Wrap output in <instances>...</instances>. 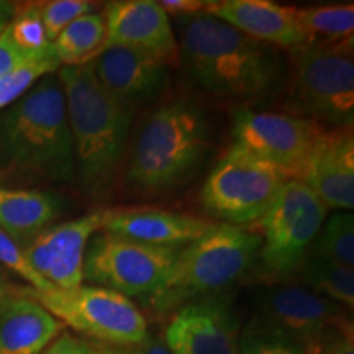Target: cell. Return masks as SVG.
<instances>
[{"label": "cell", "instance_id": "cell-2", "mask_svg": "<svg viewBox=\"0 0 354 354\" xmlns=\"http://www.w3.org/2000/svg\"><path fill=\"white\" fill-rule=\"evenodd\" d=\"M56 74L64 92L76 176L84 194L100 197L120 167L135 112L102 86L92 61L61 66Z\"/></svg>", "mask_w": 354, "mask_h": 354}, {"label": "cell", "instance_id": "cell-11", "mask_svg": "<svg viewBox=\"0 0 354 354\" xmlns=\"http://www.w3.org/2000/svg\"><path fill=\"white\" fill-rule=\"evenodd\" d=\"M179 250L97 232L84 256V281L125 297H146L165 281Z\"/></svg>", "mask_w": 354, "mask_h": 354}, {"label": "cell", "instance_id": "cell-16", "mask_svg": "<svg viewBox=\"0 0 354 354\" xmlns=\"http://www.w3.org/2000/svg\"><path fill=\"white\" fill-rule=\"evenodd\" d=\"M105 48L125 46L169 61L177 56V37L167 13L153 0H117L104 7Z\"/></svg>", "mask_w": 354, "mask_h": 354}, {"label": "cell", "instance_id": "cell-33", "mask_svg": "<svg viewBox=\"0 0 354 354\" xmlns=\"http://www.w3.org/2000/svg\"><path fill=\"white\" fill-rule=\"evenodd\" d=\"M41 354H100L97 344L71 335H61Z\"/></svg>", "mask_w": 354, "mask_h": 354}, {"label": "cell", "instance_id": "cell-25", "mask_svg": "<svg viewBox=\"0 0 354 354\" xmlns=\"http://www.w3.org/2000/svg\"><path fill=\"white\" fill-rule=\"evenodd\" d=\"M61 66L63 64L56 57L53 46H50L8 71L6 76L0 77V110L10 107L13 102L24 97L44 76L57 73Z\"/></svg>", "mask_w": 354, "mask_h": 354}, {"label": "cell", "instance_id": "cell-30", "mask_svg": "<svg viewBox=\"0 0 354 354\" xmlns=\"http://www.w3.org/2000/svg\"><path fill=\"white\" fill-rule=\"evenodd\" d=\"M0 266H6L15 274H19L21 279H25L33 290L38 292H51L56 287L50 282L44 281L39 274L35 271L33 266L25 256V248H21L15 240L6 233L0 232Z\"/></svg>", "mask_w": 354, "mask_h": 354}, {"label": "cell", "instance_id": "cell-8", "mask_svg": "<svg viewBox=\"0 0 354 354\" xmlns=\"http://www.w3.org/2000/svg\"><path fill=\"white\" fill-rule=\"evenodd\" d=\"M286 183L272 165L233 143L207 177L201 201L221 223L243 227L268 212Z\"/></svg>", "mask_w": 354, "mask_h": 354}, {"label": "cell", "instance_id": "cell-20", "mask_svg": "<svg viewBox=\"0 0 354 354\" xmlns=\"http://www.w3.org/2000/svg\"><path fill=\"white\" fill-rule=\"evenodd\" d=\"M63 328L37 300L17 289L0 304V354H41Z\"/></svg>", "mask_w": 354, "mask_h": 354}, {"label": "cell", "instance_id": "cell-36", "mask_svg": "<svg viewBox=\"0 0 354 354\" xmlns=\"http://www.w3.org/2000/svg\"><path fill=\"white\" fill-rule=\"evenodd\" d=\"M19 7L13 2H7V0H0V35L6 32V28L10 25V21L15 17Z\"/></svg>", "mask_w": 354, "mask_h": 354}, {"label": "cell", "instance_id": "cell-15", "mask_svg": "<svg viewBox=\"0 0 354 354\" xmlns=\"http://www.w3.org/2000/svg\"><path fill=\"white\" fill-rule=\"evenodd\" d=\"M92 63L102 86L133 112L154 104L171 84L167 61L133 48H104Z\"/></svg>", "mask_w": 354, "mask_h": 354}, {"label": "cell", "instance_id": "cell-29", "mask_svg": "<svg viewBox=\"0 0 354 354\" xmlns=\"http://www.w3.org/2000/svg\"><path fill=\"white\" fill-rule=\"evenodd\" d=\"M238 354H305V351L297 343L256 323L240 333Z\"/></svg>", "mask_w": 354, "mask_h": 354}, {"label": "cell", "instance_id": "cell-31", "mask_svg": "<svg viewBox=\"0 0 354 354\" xmlns=\"http://www.w3.org/2000/svg\"><path fill=\"white\" fill-rule=\"evenodd\" d=\"M35 55H38V53H35ZM35 55L25 51L24 48L13 39L12 33L8 32V26H7L6 32L0 35V77L6 76L8 71H12L15 66L21 64L24 61H26L28 57H32Z\"/></svg>", "mask_w": 354, "mask_h": 354}, {"label": "cell", "instance_id": "cell-27", "mask_svg": "<svg viewBox=\"0 0 354 354\" xmlns=\"http://www.w3.org/2000/svg\"><path fill=\"white\" fill-rule=\"evenodd\" d=\"M41 24L50 43L59 37L66 26L77 20L79 17L95 12V3L87 0H51L38 3Z\"/></svg>", "mask_w": 354, "mask_h": 354}, {"label": "cell", "instance_id": "cell-22", "mask_svg": "<svg viewBox=\"0 0 354 354\" xmlns=\"http://www.w3.org/2000/svg\"><path fill=\"white\" fill-rule=\"evenodd\" d=\"M105 20L99 12L79 17L66 26L55 41L53 51L63 66H82L94 61L105 48Z\"/></svg>", "mask_w": 354, "mask_h": 354}, {"label": "cell", "instance_id": "cell-1", "mask_svg": "<svg viewBox=\"0 0 354 354\" xmlns=\"http://www.w3.org/2000/svg\"><path fill=\"white\" fill-rule=\"evenodd\" d=\"M177 55L190 81L221 99H261L277 87L282 63L269 44L205 12L177 19Z\"/></svg>", "mask_w": 354, "mask_h": 354}, {"label": "cell", "instance_id": "cell-23", "mask_svg": "<svg viewBox=\"0 0 354 354\" xmlns=\"http://www.w3.org/2000/svg\"><path fill=\"white\" fill-rule=\"evenodd\" d=\"M304 287L322 297L343 305L354 307V271L330 261L323 256L308 254L299 269Z\"/></svg>", "mask_w": 354, "mask_h": 354}, {"label": "cell", "instance_id": "cell-5", "mask_svg": "<svg viewBox=\"0 0 354 354\" xmlns=\"http://www.w3.org/2000/svg\"><path fill=\"white\" fill-rule=\"evenodd\" d=\"M212 149L205 113L189 100L159 105L146 118L133 145L128 179L145 190H167L184 184Z\"/></svg>", "mask_w": 354, "mask_h": 354}, {"label": "cell", "instance_id": "cell-37", "mask_svg": "<svg viewBox=\"0 0 354 354\" xmlns=\"http://www.w3.org/2000/svg\"><path fill=\"white\" fill-rule=\"evenodd\" d=\"M13 294H15V289H13V287L8 284L6 274H3L2 268H0V304L6 302V300Z\"/></svg>", "mask_w": 354, "mask_h": 354}, {"label": "cell", "instance_id": "cell-17", "mask_svg": "<svg viewBox=\"0 0 354 354\" xmlns=\"http://www.w3.org/2000/svg\"><path fill=\"white\" fill-rule=\"evenodd\" d=\"M299 183L312 190L326 209L354 207L353 128H326L310 154Z\"/></svg>", "mask_w": 354, "mask_h": 354}, {"label": "cell", "instance_id": "cell-3", "mask_svg": "<svg viewBox=\"0 0 354 354\" xmlns=\"http://www.w3.org/2000/svg\"><path fill=\"white\" fill-rule=\"evenodd\" d=\"M0 166L44 183L74 180V145L56 73L44 76L0 115Z\"/></svg>", "mask_w": 354, "mask_h": 354}, {"label": "cell", "instance_id": "cell-9", "mask_svg": "<svg viewBox=\"0 0 354 354\" xmlns=\"http://www.w3.org/2000/svg\"><path fill=\"white\" fill-rule=\"evenodd\" d=\"M63 325L109 346H128L143 342L148 320L138 305L118 292L97 286L73 290L38 292L21 289Z\"/></svg>", "mask_w": 354, "mask_h": 354}, {"label": "cell", "instance_id": "cell-32", "mask_svg": "<svg viewBox=\"0 0 354 354\" xmlns=\"http://www.w3.org/2000/svg\"><path fill=\"white\" fill-rule=\"evenodd\" d=\"M100 354H171L165 342L148 335L143 342L128 346H109V344H97Z\"/></svg>", "mask_w": 354, "mask_h": 354}, {"label": "cell", "instance_id": "cell-12", "mask_svg": "<svg viewBox=\"0 0 354 354\" xmlns=\"http://www.w3.org/2000/svg\"><path fill=\"white\" fill-rule=\"evenodd\" d=\"M325 125L294 113L240 107L233 113L234 143L272 165L287 180H299Z\"/></svg>", "mask_w": 354, "mask_h": 354}, {"label": "cell", "instance_id": "cell-7", "mask_svg": "<svg viewBox=\"0 0 354 354\" xmlns=\"http://www.w3.org/2000/svg\"><path fill=\"white\" fill-rule=\"evenodd\" d=\"M328 209L299 180H287L261 216V246L254 266L264 279L282 281L299 272Z\"/></svg>", "mask_w": 354, "mask_h": 354}, {"label": "cell", "instance_id": "cell-10", "mask_svg": "<svg viewBox=\"0 0 354 354\" xmlns=\"http://www.w3.org/2000/svg\"><path fill=\"white\" fill-rule=\"evenodd\" d=\"M261 325L318 354L335 339L353 336L348 308L304 286L276 284L259 295Z\"/></svg>", "mask_w": 354, "mask_h": 354}, {"label": "cell", "instance_id": "cell-4", "mask_svg": "<svg viewBox=\"0 0 354 354\" xmlns=\"http://www.w3.org/2000/svg\"><path fill=\"white\" fill-rule=\"evenodd\" d=\"M261 234L216 223L209 233L179 250L165 281L143 299L158 317H169L196 300L218 295L254 268Z\"/></svg>", "mask_w": 354, "mask_h": 354}, {"label": "cell", "instance_id": "cell-34", "mask_svg": "<svg viewBox=\"0 0 354 354\" xmlns=\"http://www.w3.org/2000/svg\"><path fill=\"white\" fill-rule=\"evenodd\" d=\"M159 6L162 7V10L167 13V17H185V15H194V13L203 12L205 2L201 0H162L159 2Z\"/></svg>", "mask_w": 354, "mask_h": 354}, {"label": "cell", "instance_id": "cell-6", "mask_svg": "<svg viewBox=\"0 0 354 354\" xmlns=\"http://www.w3.org/2000/svg\"><path fill=\"white\" fill-rule=\"evenodd\" d=\"M353 38L335 43L310 41L292 50L287 105L294 115L353 128Z\"/></svg>", "mask_w": 354, "mask_h": 354}, {"label": "cell", "instance_id": "cell-14", "mask_svg": "<svg viewBox=\"0 0 354 354\" xmlns=\"http://www.w3.org/2000/svg\"><path fill=\"white\" fill-rule=\"evenodd\" d=\"M240 333L230 300L212 295L171 313L165 344L171 354H238Z\"/></svg>", "mask_w": 354, "mask_h": 354}, {"label": "cell", "instance_id": "cell-19", "mask_svg": "<svg viewBox=\"0 0 354 354\" xmlns=\"http://www.w3.org/2000/svg\"><path fill=\"white\" fill-rule=\"evenodd\" d=\"M215 225L214 221L167 210H109L102 232L145 245L183 250Z\"/></svg>", "mask_w": 354, "mask_h": 354}, {"label": "cell", "instance_id": "cell-35", "mask_svg": "<svg viewBox=\"0 0 354 354\" xmlns=\"http://www.w3.org/2000/svg\"><path fill=\"white\" fill-rule=\"evenodd\" d=\"M318 354H354L353 336H343L325 346Z\"/></svg>", "mask_w": 354, "mask_h": 354}, {"label": "cell", "instance_id": "cell-38", "mask_svg": "<svg viewBox=\"0 0 354 354\" xmlns=\"http://www.w3.org/2000/svg\"><path fill=\"white\" fill-rule=\"evenodd\" d=\"M0 180H2V171H0Z\"/></svg>", "mask_w": 354, "mask_h": 354}, {"label": "cell", "instance_id": "cell-13", "mask_svg": "<svg viewBox=\"0 0 354 354\" xmlns=\"http://www.w3.org/2000/svg\"><path fill=\"white\" fill-rule=\"evenodd\" d=\"M107 215L109 210H95L53 225L25 246L26 259L56 289H77L84 282V256L88 241L104 227Z\"/></svg>", "mask_w": 354, "mask_h": 354}, {"label": "cell", "instance_id": "cell-28", "mask_svg": "<svg viewBox=\"0 0 354 354\" xmlns=\"http://www.w3.org/2000/svg\"><path fill=\"white\" fill-rule=\"evenodd\" d=\"M8 32L25 51L32 53V55L51 46V43L46 39V33H44L38 3H30L24 8H19L8 25Z\"/></svg>", "mask_w": 354, "mask_h": 354}, {"label": "cell", "instance_id": "cell-21", "mask_svg": "<svg viewBox=\"0 0 354 354\" xmlns=\"http://www.w3.org/2000/svg\"><path fill=\"white\" fill-rule=\"evenodd\" d=\"M63 210L59 197L39 190L7 189L0 185V232L19 245L32 241L50 228Z\"/></svg>", "mask_w": 354, "mask_h": 354}, {"label": "cell", "instance_id": "cell-26", "mask_svg": "<svg viewBox=\"0 0 354 354\" xmlns=\"http://www.w3.org/2000/svg\"><path fill=\"white\" fill-rule=\"evenodd\" d=\"M313 253L353 269L354 266V216L339 210L323 221L313 241Z\"/></svg>", "mask_w": 354, "mask_h": 354}, {"label": "cell", "instance_id": "cell-18", "mask_svg": "<svg viewBox=\"0 0 354 354\" xmlns=\"http://www.w3.org/2000/svg\"><path fill=\"white\" fill-rule=\"evenodd\" d=\"M203 12L236 28L246 37L266 44L295 50L308 43L297 17V8L269 0H214Z\"/></svg>", "mask_w": 354, "mask_h": 354}, {"label": "cell", "instance_id": "cell-24", "mask_svg": "<svg viewBox=\"0 0 354 354\" xmlns=\"http://www.w3.org/2000/svg\"><path fill=\"white\" fill-rule=\"evenodd\" d=\"M297 17L308 43H335L353 38L354 32V6H323L297 8Z\"/></svg>", "mask_w": 354, "mask_h": 354}]
</instances>
